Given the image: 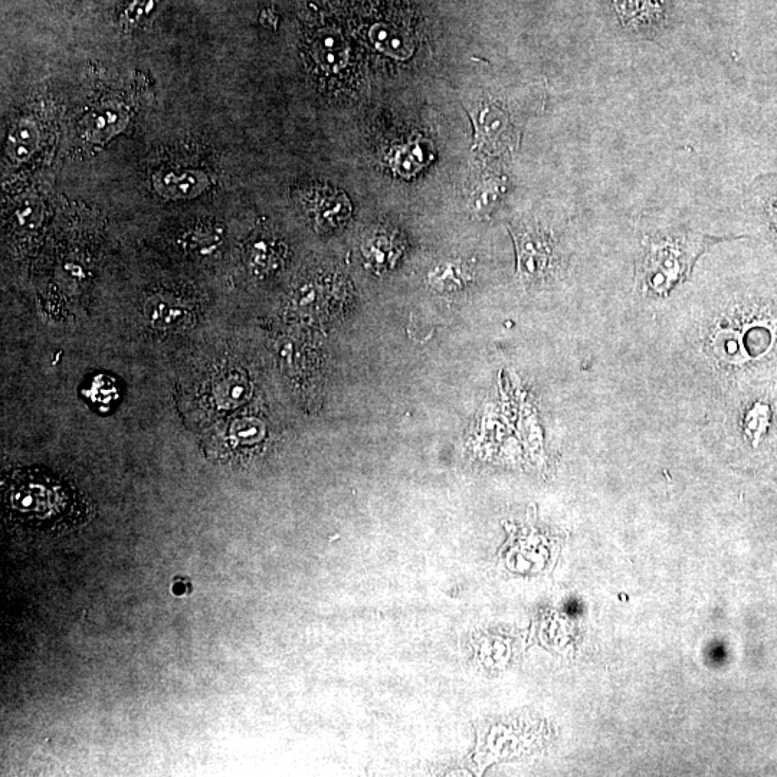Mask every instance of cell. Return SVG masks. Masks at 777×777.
<instances>
[{
	"instance_id": "obj_7",
	"label": "cell",
	"mask_w": 777,
	"mask_h": 777,
	"mask_svg": "<svg viewBox=\"0 0 777 777\" xmlns=\"http://www.w3.org/2000/svg\"><path fill=\"white\" fill-rule=\"evenodd\" d=\"M314 221L323 229L339 228L352 215V205L343 192L324 189L318 192L313 201Z\"/></svg>"
},
{
	"instance_id": "obj_12",
	"label": "cell",
	"mask_w": 777,
	"mask_h": 777,
	"mask_svg": "<svg viewBox=\"0 0 777 777\" xmlns=\"http://www.w3.org/2000/svg\"><path fill=\"white\" fill-rule=\"evenodd\" d=\"M713 342L714 350H716L721 359L729 363H736V365L746 362L740 331L730 329V327L729 329H721L717 331Z\"/></svg>"
},
{
	"instance_id": "obj_11",
	"label": "cell",
	"mask_w": 777,
	"mask_h": 777,
	"mask_svg": "<svg viewBox=\"0 0 777 777\" xmlns=\"http://www.w3.org/2000/svg\"><path fill=\"white\" fill-rule=\"evenodd\" d=\"M615 3L622 21L632 26L652 24L661 9L657 0H615Z\"/></svg>"
},
{
	"instance_id": "obj_3",
	"label": "cell",
	"mask_w": 777,
	"mask_h": 777,
	"mask_svg": "<svg viewBox=\"0 0 777 777\" xmlns=\"http://www.w3.org/2000/svg\"><path fill=\"white\" fill-rule=\"evenodd\" d=\"M467 111L474 127L472 149L498 152L511 140V121L507 111L494 101H483L475 110Z\"/></svg>"
},
{
	"instance_id": "obj_6",
	"label": "cell",
	"mask_w": 777,
	"mask_h": 777,
	"mask_svg": "<svg viewBox=\"0 0 777 777\" xmlns=\"http://www.w3.org/2000/svg\"><path fill=\"white\" fill-rule=\"evenodd\" d=\"M434 160L431 143L425 139H412L390 150L388 162L393 172L401 177H413Z\"/></svg>"
},
{
	"instance_id": "obj_9",
	"label": "cell",
	"mask_w": 777,
	"mask_h": 777,
	"mask_svg": "<svg viewBox=\"0 0 777 777\" xmlns=\"http://www.w3.org/2000/svg\"><path fill=\"white\" fill-rule=\"evenodd\" d=\"M428 280L441 293H458L471 283V272L461 262H445L431 271Z\"/></svg>"
},
{
	"instance_id": "obj_5",
	"label": "cell",
	"mask_w": 777,
	"mask_h": 777,
	"mask_svg": "<svg viewBox=\"0 0 777 777\" xmlns=\"http://www.w3.org/2000/svg\"><path fill=\"white\" fill-rule=\"evenodd\" d=\"M144 316L156 329L182 331L190 329L193 313L188 306L169 297H153L144 304Z\"/></svg>"
},
{
	"instance_id": "obj_16",
	"label": "cell",
	"mask_w": 777,
	"mask_h": 777,
	"mask_svg": "<svg viewBox=\"0 0 777 777\" xmlns=\"http://www.w3.org/2000/svg\"><path fill=\"white\" fill-rule=\"evenodd\" d=\"M160 0H131L120 15V25L123 28H133L150 15L159 5Z\"/></svg>"
},
{
	"instance_id": "obj_14",
	"label": "cell",
	"mask_w": 777,
	"mask_h": 777,
	"mask_svg": "<svg viewBox=\"0 0 777 777\" xmlns=\"http://www.w3.org/2000/svg\"><path fill=\"white\" fill-rule=\"evenodd\" d=\"M264 434L265 428L262 422L254 418H245L239 419L231 426L229 439L236 447H242V445L258 444Z\"/></svg>"
},
{
	"instance_id": "obj_2",
	"label": "cell",
	"mask_w": 777,
	"mask_h": 777,
	"mask_svg": "<svg viewBox=\"0 0 777 777\" xmlns=\"http://www.w3.org/2000/svg\"><path fill=\"white\" fill-rule=\"evenodd\" d=\"M516 245L517 274L524 283H537L553 270L554 249L552 239L540 229L510 228Z\"/></svg>"
},
{
	"instance_id": "obj_17",
	"label": "cell",
	"mask_w": 777,
	"mask_h": 777,
	"mask_svg": "<svg viewBox=\"0 0 777 777\" xmlns=\"http://www.w3.org/2000/svg\"><path fill=\"white\" fill-rule=\"evenodd\" d=\"M88 395H90V398L93 399V402L98 403V405H110L111 401H114V399H117V388L116 385H114L113 380L106 379V377H97V379H94V382L91 383L90 390H88Z\"/></svg>"
},
{
	"instance_id": "obj_8",
	"label": "cell",
	"mask_w": 777,
	"mask_h": 777,
	"mask_svg": "<svg viewBox=\"0 0 777 777\" xmlns=\"http://www.w3.org/2000/svg\"><path fill=\"white\" fill-rule=\"evenodd\" d=\"M251 396V385L245 376L228 373L219 377L212 389V398L219 409L231 411L244 405Z\"/></svg>"
},
{
	"instance_id": "obj_13",
	"label": "cell",
	"mask_w": 777,
	"mask_h": 777,
	"mask_svg": "<svg viewBox=\"0 0 777 777\" xmlns=\"http://www.w3.org/2000/svg\"><path fill=\"white\" fill-rule=\"evenodd\" d=\"M249 262H251L252 270L257 274H267V272L274 270L275 265L280 262V251H277L275 242L259 239L252 245Z\"/></svg>"
},
{
	"instance_id": "obj_1",
	"label": "cell",
	"mask_w": 777,
	"mask_h": 777,
	"mask_svg": "<svg viewBox=\"0 0 777 777\" xmlns=\"http://www.w3.org/2000/svg\"><path fill=\"white\" fill-rule=\"evenodd\" d=\"M726 238L694 234L655 235L645 241L636 262L635 283L642 293L668 297L690 280L695 262Z\"/></svg>"
},
{
	"instance_id": "obj_18",
	"label": "cell",
	"mask_w": 777,
	"mask_h": 777,
	"mask_svg": "<svg viewBox=\"0 0 777 777\" xmlns=\"http://www.w3.org/2000/svg\"><path fill=\"white\" fill-rule=\"evenodd\" d=\"M219 242H221V232L213 231H198L192 236H189L190 248L195 249L201 255H211L218 248Z\"/></svg>"
},
{
	"instance_id": "obj_10",
	"label": "cell",
	"mask_w": 777,
	"mask_h": 777,
	"mask_svg": "<svg viewBox=\"0 0 777 777\" xmlns=\"http://www.w3.org/2000/svg\"><path fill=\"white\" fill-rule=\"evenodd\" d=\"M740 337L746 360H752L760 359L772 350L776 333L769 323H752L740 333Z\"/></svg>"
},
{
	"instance_id": "obj_4",
	"label": "cell",
	"mask_w": 777,
	"mask_h": 777,
	"mask_svg": "<svg viewBox=\"0 0 777 777\" xmlns=\"http://www.w3.org/2000/svg\"><path fill=\"white\" fill-rule=\"evenodd\" d=\"M405 251V241L396 229L379 226L362 245V254L367 267L380 274L395 267Z\"/></svg>"
},
{
	"instance_id": "obj_15",
	"label": "cell",
	"mask_w": 777,
	"mask_h": 777,
	"mask_svg": "<svg viewBox=\"0 0 777 777\" xmlns=\"http://www.w3.org/2000/svg\"><path fill=\"white\" fill-rule=\"evenodd\" d=\"M500 193L501 186L497 182L481 183V185H478L477 190H475L474 195H472L471 208L478 215H484V213L493 211Z\"/></svg>"
}]
</instances>
